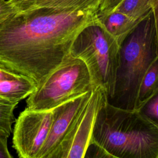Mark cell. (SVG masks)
<instances>
[{
  "label": "cell",
  "instance_id": "obj_7",
  "mask_svg": "<svg viewBox=\"0 0 158 158\" xmlns=\"http://www.w3.org/2000/svg\"><path fill=\"white\" fill-rule=\"evenodd\" d=\"M52 120V110L25 109L14 126L12 144L21 158H38L43 148Z\"/></svg>",
  "mask_w": 158,
  "mask_h": 158
},
{
  "label": "cell",
  "instance_id": "obj_6",
  "mask_svg": "<svg viewBox=\"0 0 158 158\" xmlns=\"http://www.w3.org/2000/svg\"><path fill=\"white\" fill-rule=\"evenodd\" d=\"M107 97L101 87L95 88L80 111L67 134L49 158H84L91 141L96 117Z\"/></svg>",
  "mask_w": 158,
  "mask_h": 158
},
{
  "label": "cell",
  "instance_id": "obj_17",
  "mask_svg": "<svg viewBox=\"0 0 158 158\" xmlns=\"http://www.w3.org/2000/svg\"><path fill=\"white\" fill-rule=\"evenodd\" d=\"M19 10L8 0H0V24Z\"/></svg>",
  "mask_w": 158,
  "mask_h": 158
},
{
  "label": "cell",
  "instance_id": "obj_2",
  "mask_svg": "<svg viewBox=\"0 0 158 158\" xmlns=\"http://www.w3.org/2000/svg\"><path fill=\"white\" fill-rule=\"evenodd\" d=\"M91 140L111 157L158 158V127L136 109L114 106L107 97L98 111Z\"/></svg>",
  "mask_w": 158,
  "mask_h": 158
},
{
  "label": "cell",
  "instance_id": "obj_3",
  "mask_svg": "<svg viewBox=\"0 0 158 158\" xmlns=\"http://www.w3.org/2000/svg\"><path fill=\"white\" fill-rule=\"evenodd\" d=\"M158 58V43L152 13L142 20L120 44L114 91L108 102L129 110L137 108L141 80Z\"/></svg>",
  "mask_w": 158,
  "mask_h": 158
},
{
  "label": "cell",
  "instance_id": "obj_1",
  "mask_svg": "<svg viewBox=\"0 0 158 158\" xmlns=\"http://www.w3.org/2000/svg\"><path fill=\"white\" fill-rule=\"evenodd\" d=\"M98 20L94 10L38 7L0 24V64L38 85L69 54L77 35Z\"/></svg>",
  "mask_w": 158,
  "mask_h": 158
},
{
  "label": "cell",
  "instance_id": "obj_10",
  "mask_svg": "<svg viewBox=\"0 0 158 158\" xmlns=\"http://www.w3.org/2000/svg\"><path fill=\"white\" fill-rule=\"evenodd\" d=\"M37 85L30 78L22 75L20 77L0 81V96L18 103L27 98L35 89Z\"/></svg>",
  "mask_w": 158,
  "mask_h": 158
},
{
  "label": "cell",
  "instance_id": "obj_8",
  "mask_svg": "<svg viewBox=\"0 0 158 158\" xmlns=\"http://www.w3.org/2000/svg\"><path fill=\"white\" fill-rule=\"evenodd\" d=\"M92 91L66 101L52 109V120L46 141L38 158H49L62 141L75 118L88 101Z\"/></svg>",
  "mask_w": 158,
  "mask_h": 158
},
{
  "label": "cell",
  "instance_id": "obj_20",
  "mask_svg": "<svg viewBox=\"0 0 158 158\" xmlns=\"http://www.w3.org/2000/svg\"><path fill=\"white\" fill-rule=\"evenodd\" d=\"M21 76H22V75L10 70L4 65L0 64V81L7 79L16 78L20 77Z\"/></svg>",
  "mask_w": 158,
  "mask_h": 158
},
{
  "label": "cell",
  "instance_id": "obj_13",
  "mask_svg": "<svg viewBox=\"0 0 158 158\" xmlns=\"http://www.w3.org/2000/svg\"><path fill=\"white\" fill-rule=\"evenodd\" d=\"M114 10L143 20L152 12V0H122Z\"/></svg>",
  "mask_w": 158,
  "mask_h": 158
},
{
  "label": "cell",
  "instance_id": "obj_21",
  "mask_svg": "<svg viewBox=\"0 0 158 158\" xmlns=\"http://www.w3.org/2000/svg\"><path fill=\"white\" fill-rule=\"evenodd\" d=\"M7 148V138L0 137V158H12Z\"/></svg>",
  "mask_w": 158,
  "mask_h": 158
},
{
  "label": "cell",
  "instance_id": "obj_18",
  "mask_svg": "<svg viewBox=\"0 0 158 158\" xmlns=\"http://www.w3.org/2000/svg\"><path fill=\"white\" fill-rule=\"evenodd\" d=\"M122 0H104L98 11V15L108 14L117 7Z\"/></svg>",
  "mask_w": 158,
  "mask_h": 158
},
{
  "label": "cell",
  "instance_id": "obj_4",
  "mask_svg": "<svg viewBox=\"0 0 158 158\" xmlns=\"http://www.w3.org/2000/svg\"><path fill=\"white\" fill-rule=\"evenodd\" d=\"M118 42L98 20L85 27L75 37L69 54L86 65L94 88L101 87L107 99L113 96L119 64Z\"/></svg>",
  "mask_w": 158,
  "mask_h": 158
},
{
  "label": "cell",
  "instance_id": "obj_22",
  "mask_svg": "<svg viewBox=\"0 0 158 158\" xmlns=\"http://www.w3.org/2000/svg\"><path fill=\"white\" fill-rule=\"evenodd\" d=\"M152 13L154 18L158 43V0H152Z\"/></svg>",
  "mask_w": 158,
  "mask_h": 158
},
{
  "label": "cell",
  "instance_id": "obj_19",
  "mask_svg": "<svg viewBox=\"0 0 158 158\" xmlns=\"http://www.w3.org/2000/svg\"><path fill=\"white\" fill-rule=\"evenodd\" d=\"M38 0H8L19 12L29 10Z\"/></svg>",
  "mask_w": 158,
  "mask_h": 158
},
{
  "label": "cell",
  "instance_id": "obj_12",
  "mask_svg": "<svg viewBox=\"0 0 158 158\" xmlns=\"http://www.w3.org/2000/svg\"><path fill=\"white\" fill-rule=\"evenodd\" d=\"M158 88V58L155 60L144 75L138 93L137 107L145 101Z\"/></svg>",
  "mask_w": 158,
  "mask_h": 158
},
{
  "label": "cell",
  "instance_id": "obj_15",
  "mask_svg": "<svg viewBox=\"0 0 158 158\" xmlns=\"http://www.w3.org/2000/svg\"><path fill=\"white\" fill-rule=\"evenodd\" d=\"M15 106H0V137L8 138L12 133V125L15 122Z\"/></svg>",
  "mask_w": 158,
  "mask_h": 158
},
{
  "label": "cell",
  "instance_id": "obj_11",
  "mask_svg": "<svg viewBox=\"0 0 158 158\" xmlns=\"http://www.w3.org/2000/svg\"><path fill=\"white\" fill-rule=\"evenodd\" d=\"M104 1L38 0L30 9L38 7H52L61 10H94L98 12Z\"/></svg>",
  "mask_w": 158,
  "mask_h": 158
},
{
  "label": "cell",
  "instance_id": "obj_16",
  "mask_svg": "<svg viewBox=\"0 0 158 158\" xmlns=\"http://www.w3.org/2000/svg\"><path fill=\"white\" fill-rule=\"evenodd\" d=\"M85 157H111V156L101 146L91 140L85 151L84 158Z\"/></svg>",
  "mask_w": 158,
  "mask_h": 158
},
{
  "label": "cell",
  "instance_id": "obj_14",
  "mask_svg": "<svg viewBox=\"0 0 158 158\" xmlns=\"http://www.w3.org/2000/svg\"><path fill=\"white\" fill-rule=\"evenodd\" d=\"M136 110L145 118L158 127V88Z\"/></svg>",
  "mask_w": 158,
  "mask_h": 158
},
{
  "label": "cell",
  "instance_id": "obj_5",
  "mask_svg": "<svg viewBox=\"0 0 158 158\" xmlns=\"http://www.w3.org/2000/svg\"><path fill=\"white\" fill-rule=\"evenodd\" d=\"M94 88L85 64L69 54L27 98L26 109L51 110Z\"/></svg>",
  "mask_w": 158,
  "mask_h": 158
},
{
  "label": "cell",
  "instance_id": "obj_9",
  "mask_svg": "<svg viewBox=\"0 0 158 158\" xmlns=\"http://www.w3.org/2000/svg\"><path fill=\"white\" fill-rule=\"evenodd\" d=\"M141 20L115 10L98 15V22L100 25L118 42L119 45Z\"/></svg>",
  "mask_w": 158,
  "mask_h": 158
}]
</instances>
